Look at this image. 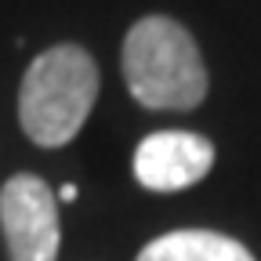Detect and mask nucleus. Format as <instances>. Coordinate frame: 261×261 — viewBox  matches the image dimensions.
Here are the masks:
<instances>
[{"mask_svg":"<svg viewBox=\"0 0 261 261\" xmlns=\"http://www.w3.org/2000/svg\"><path fill=\"white\" fill-rule=\"evenodd\" d=\"M214 167V145L192 130H156L135 152V178L152 192H178L203 181Z\"/></svg>","mask_w":261,"mask_h":261,"instance_id":"nucleus-4","label":"nucleus"},{"mask_svg":"<svg viewBox=\"0 0 261 261\" xmlns=\"http://www.w3.org/2000/svg\"><path fill=\"white\" fill-rule=\"evenodd\" d=\"M58 200H62V203H73V200H76V185H73V181L62 185V189H58Z\"/></svg>","mask_w":261,"mask_h":261,"instance_id":"nucleus-6","label":"nucleus"},{"mask_svg":"<svg viewBox=\"0 0 261 261\" xmlns=\"http://www.w3.org/2000/svg\"><path fill=\"white\" fill-rule=\"evenodd\" d=\"M123 76L145 109H196L207 94V69L189 29L149 15L123 40Z\"/></svg>","mask_w":261,"mask_h":261,"instance_id":"nucleus-2","label":"nucleus"},{"mask_svg":"<svg viewBox=\"0 0 261 261\" xmlns=\"http://www.w3.org/2000/svg\"><path fill=\"white\" fill-rule=\"evenodd\" d=\"M0 225L11 261H55L62 228L55 192L37 174H15L0 189Z\"/></svg>","mask_w":261,"mask_h":261,"instance_id":"nucleus-3","label":"nucleus"},{"mask_svg":"<svg viewBox=\"0 0 261 261\" xmlns=\"http://www.w3.org/2000/svg\"><path fill=\"white\" fill-rule=\"evenodd\" d=\"M98 98V65L76 44H58L33 58L18 91V123L44 149L76 138Z\"/></svg>","mask_w":261,"mask_h":261,"instance_id":"nucleus-1","label":"nucleus"},{"mask_svg":"<svg viewBox=\"0 0 261 261\" xmlns=\"http://www.w3.org/2000/svg\"><path fill=\"white\" fill-rule=\"evenodd\" d=\"M138 261H254V254L228 240L221 232H207V228H178L152 240Z\"/></svg>","mask_w":261,"mask_h":261,"instance_id":"nucleus-5","label":"nucleus"}]
</instances>
